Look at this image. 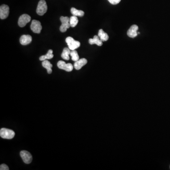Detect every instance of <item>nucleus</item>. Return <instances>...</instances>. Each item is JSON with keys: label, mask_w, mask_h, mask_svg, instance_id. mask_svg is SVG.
<instances>
[{"label": "nucleus", "mask_w": 170, "mask_h": 170, "mask_svg": "<svg viewBox=\"0 0 170 170\" xmlns=\"http://www.w3.org/2000/svg\"><path fill=\"white\" fill-rule=\"evenodd\" d=\"M79 20L77 16H73L69 18V23L71 25V27H74L77 26Z\"/></svg>", "instance_id": "6ab92c4d"}, {"label": "nucleus", "mask_w": 170, "mask_h": 170, "mask_svg": "<svg viewBox=\"0 0 170 170\" xmlns=\"http://www.w3.org/2000/svg\"><path fill=\"white\" fill-rule=\"evenodd\" d=\"M65 41L70 50H74L80 47V42L74 40L72 37H68Z\"/></svg>", "instance_id": "20e7f679"}, {"label": "nucleus", "mask_w": 170, "mask_h": 170, "mask_svg": "<svg viewBox=\"0 0 170 170\" xmlns=\"http://www.w3.org/2000/svg\"><path fill=\"white\" fill-rule=\"evenodd\" d=\"M9 8L8 5H2L0 7V18L4 20L8 17L9 14Z\"/></svg>", "instance_id": "1a4fd4ad"}, {"label": "nucleus", "mask_w": 170, "mask_h": 170, "mask_svg": "<svg viewBox=\"0 0 170 170\" xmlns=\"http://www.w3.org/2000/svg\"><path fill=\"white\" fill-rule=\"evenodd\" d=\"M30 21L31 17L30 16L26 14H23L20 16L18 19V26L21 27H24L27 23Z\"/></svg>", "instance_id": "423d86ee"}, {"label": "nucleus", "mask_w": 170, "mask_h": 170, "mask_svg": "<svg viewBox=\"0 0 170 170\" xmlns=\"http://www.w3.org/2000/svg\"><path fill=\"white\" fill-rule=\"evenodd\" d=\"M15 132L10 129L2 128L0 130V136L5 139H12L15 136Z\"/></svg>", "instance_id": "f257e3e1"}, {"label": "nucleus", "mask_w": 170, "mask_h": 170, "mask_svg": "<svg viewBox=\"0 0 170 170\" xmlns=\"http://www.w3.org/2000/svg\"><path fill=\"white\" fill-rule=\"evenodd\" d=\"M88 63V61L85 58L81 59L78 61H76L74 64V67L77 70H79L83 67L84 65H86Z\"/></svg>", "instance_id": "f8f14e48"}, {"label": "nucleus", "mask_w": 170, "mask_h": 170, "mask_svg": "<svg viewBox=\"0 0 170 170\" xmlns=\"http://www.w3.org/2000/svg\"><path fill=\"white\" fill-rule=\"evenodd\" d=\"M60 21L62 22V25L60 26V30L62 32H65L67 29L71 27L69 23V18L68 17H61Z\"/></svg>", "instance_id": "7ed1b4c3"}, {"label": "nucleus", "mask_w": 170, "mask_h": 170, "mask_svg": "<svg viewBox=\"0 0 170 170\" xmlns=\"http://www.w3.org/2000/svg\"><path fill=\"white\" fill-rule=\"evenodd\" d=\"M89 43L90 45H98V46H102L103 45V41L100 39L99 37L98 36H95L93 38H90L89 39Z\"/></svg>", "instance_id": "ddd939ff"}, {"label": "nucleus", "mask_w": 170, "mask_h": 170, "mask_svg": "<svg viewBox=\"0 0 170 170\" xmlns=\"http://www.w3.org/2000/svg\"><path fill=\"white\" fill-rule=\"evenodd\" d=\"M0 170H9V168L8 166L5 164H2L0 166Z\"/></svg>", "instance_id": "4be33fe9"}, {"label": "nucleus", "mask_w": 170, "mask_h": 170, "mask_svg": "<svg viewBox=\"0 0 170 170\" xmlns=\"http://www.w3.org/2000/svg\"><path fill=\"white\" fill-rule=\"evenodd\" d=\"M53 51L52 50H49L46 55H42L41 56H40L39 58V60L40 61H43L47 60V59H52L53 57Z\"/></svg>", "instance_id": "dca6fc26"}, {"label": "nucleus", "mask_w": 170, "mask_h": 170, "mask_svg": "<svg viewBox=\"0 0 170 170\" xmlns=\"http://www.w3.org/2000/svg\"><path fill=\"white\" fill-rule=\"evenodd\" d=\"M31 29L33 32L37 34H39L41 32L42 27L41 22L37 20H33L30 26Z\"/></svg>", "instance_id": "39448f33"}, {"label": "nucleus", "mask_w": 170, "mask_h": 170, "mask_svg": "<svg viewBox=\"0 0 170 170\" xmlns=\"http://www.w3.org/2000/svg\"><path fill=\"white\" fill-rule=\"evenodd\" d=\"M98 36L99 37L100 39L103 42L106 41L109 39V36L106 33L104 32L103 29H100L98 32Z\"/></svg>", "instance_id": "4468645a"}, {"label": "nucleus", "mask_w": 170, "mask_h": 170, "mask_svg": "<svg viewBox=\"0 0 170 170\" xmlns=\"http://www.w3.org/2000/svg\"><path fill=\"white\" fill-rule=\"evenodd\" d=\"M71 13L73 15L75 16L83 17L84 15V12L81 10H78L75 8H72Z\"/></svg>", "instance_id": "a211bd4d"}, {"label": "nucleus", "mask_w": 170, "mask_h": 170, "mask_svg": "<svg viewBox=\"0 0 170 170\" xmlns=\"http://www.w3.org/2000/svg\"><path fill=\"white\" fill-rule=\"evenodd\" d=\"M71 52L70 49H69L68 48H64V49L63 50V53H62V55H61L62 58L65 60H69V55L71 53Z\"/></svg>", "instance_id": "f3484780"}, {"label": "nucleus", "mask_w": 170, "mask_h": 170, "mask_svg": "<svg viewBox=\"0 0 170 170\" xmlns=\"http://www.w3.org/2000/svg\"><path fill=\"white\" fill-rule=\"evenodd\" d=\"M139 29V27L136 25H132L129 28L127 32V35L130 37L131 38H135V37L138 36V32L137 31Z\"/></svg>", "instance_id": "9d476101"}, {"label": "nucleus", "mask_w": 170, "mask_h": 170, "mask_svg": "<svg viewBox=\"0 0 170 170\" xmlns=\"http://www.w3.org/2000/svg\"><path fill=\"white\" fill-rule=\"evenodd\" d=\"M42 66L43 67L47 69L48 73L51 74V73L52 72V68L53 65L51 64L50 62L46 60L43 61L42 63Z\"/></svg>", "instance_id": "2eb2a0df"}, {"label": "nucleus", "mask_w": 170, "mask_h": 170, "mask_svg": "<svg viewBox=\"0 0 170 170\" xmlns=\"http://www.w3.org/2000/svg\"><path fill=\"white\" fill-rule=\"evenodd\" d=\"M47 11V5L45 0H40L37 7V14L40 16H43Z\"/></svg>", "instance_id": "f03ea898"}, {"label": "nucleus", "mask_w": 170, "mask_h": 170, "mask_svg": "<svg viewBox=\"0 0 170 170\" xmlns=\"http://www.w3.org/2000/svg\"><path fill=\"white\" fill-rule=\"evenodd\" d=\"M21 157L25 164H29L32 161V156L30 153L27 151L23 150L20 153Z\"/></svg>", "instance_id": "6e6552de"}, {"label": "nucleus", "mask_w": 170, "mask_h": 170, "mask_svg": "<svg viewBox=\"0 0 170 170\" xmlns=\"http://www.w3.org/2000/svg\"><path fill=\"white\" fill-rule=\"evenodd\" d=\"M71 56H72V60L76 62L79 60V56L78 53L76 50H72L70 53Z\"/></svg>", "instance_id": "aec40b11"}, {"label": "nucleus", "mask_w": 170, "mask_h": 170, "mask_svg": "<svg viewBox=\"0 0 170 170\" xmlns=\"http://www.w3.org/2000/svg\"></svg>", "instance_id": "5701e85b"}, {"label": "nucleus", "mask_w": 170, "mask_h": 170, "mask_svg": "<svg viewBox=\"0 0 170 170\" xmlns=\"http://www.w3.org/2000/svg\"><path fill=\"white\" fill-rule=\"evenodd\" d=\"M109 2L113 5H116L120 2L121 0H108Z\"/></svg>", "instance_id": "412c9836"}, {"label": "nucleus", "mask_w": 170, "mask_h": 170, "mask_svg": "<svg viewBox=\"0 0 170 170\" xmlns=\"http://www.w3.org/2000/svg\"><path fill=\"white\" fill-rule=\"evenodd\" d=\"M20 43L23 46H26L30 43L32 41L31 36L29 35H22L20 38Z\"/></svg>", "instance_id": "9b49d317"}, {"label": "nucleus", "mask_w": 170, "mask_h": 170, "mask_svg": "<svg viewBox=\"0 0 170 170\" xmlns=\"http://www.w3.org/2000/svg\"><path fill=\"white\" fill-rule=\"evenodd\" d=\"M57 66L59 68L65 70L66 72H72L73 69V66L71 63H66L64 61H59L57 63Z\"/></svg>", "instance_id": "0eeeda50"}]
</instances>
